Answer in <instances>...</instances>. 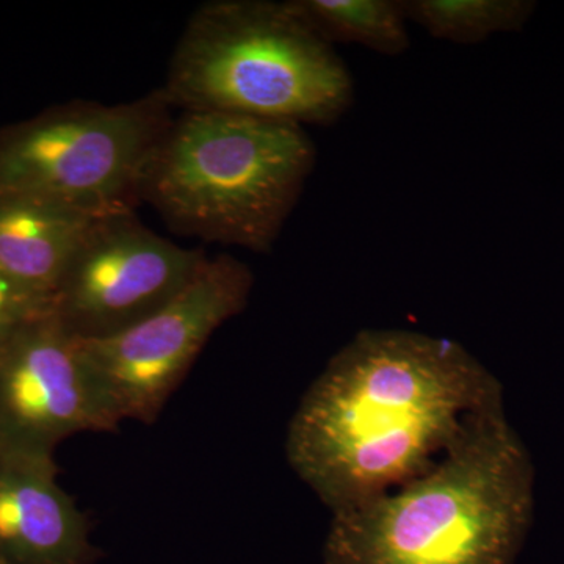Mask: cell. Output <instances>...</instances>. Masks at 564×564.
Listing matches in <instances>:
<instances>
[{"instance_id":"obj_1","label":"cell","mask_w":564,"mask_h":564,"mask_svg":"<svg viewBox=\"0 0 564 564\" xmlns=\"http://www.w3.org/2000/svg\"><path fill=\"white\" fill-rule=\"evenodd\" d=\"M500 415L502 384L462 344L362 329L304 393L285 452L304 484L343 513L422 477Z\"/></svg>"},{"instance_id":"obj_2","label":"cell","mask_w":564,"mask_h":564,"mask_svg":"<svg viewBox=\"0 0 564 564\" xmlns=\"http://www.w3.org/2000/svg\"><path fill=\"white\" fill-rule=\"evenodd\" d=\"M533 477L500 415L422 477L333 514L325 564H511L532 521Z\"/></svg>"},{"instance_id":"obj_3","label":"cell","mask_w":564,"mask_h":564,"mask_svg":"<svg viewBox=\"0 0 564 564\" xmlns=\"http://www.w3.org/2000/svg\"><path fill=\"white\" fill-rule=\"evenodd\" d=\"M317 162L304 126L184 111L155 148L139 196L174 231L269 252Z\"/></svg>"},{"instance_id":"obj_4","label":"cell","mask_w":564,"mask_h":564,"mask_svg":"<svg viewBox=\"0 0 564 564\" xmlns=\"http://www.w3.org/2000/svg\"><path fill=\"white\" fill-rule=\"evenodd\" d=\"M170 107L332 126L355 104V79L296 2L217 0L199 7L162 88Z\"/></svg>"},{"instance_id":"obj_5","label":"cell","mask_w":564,"mask_h":564,"mask_svg":"<svg viewBox=\"0 0 564 564\" xmlns=\"http://www.w3.org/2000/svg\"><path fill=\"white\" fill-rule=\"evenodd\" d=\"M172 121L170 104L158 91L117 106L58 107L0 129V196L104 215L131 210Z\"/></svg>"},{"instance_id":"obj_6","label":"cell","mask_w":564,"mask_h":564,"mask_svg":"<svg viewBox=\"0 0 564 564\" xmlns=\"http://www.w3.org/2000/svg\"><path fill=\"white\" fill-rule=\"evenodd\" d=\"M252 285L247 263L229 254L207 258L158 313L106 339L79 340L111 419L154 422L212 334L247 307Z\"/></svg>"},{"instance_id":"obj_7","label":"cell","mask_w":564,"mask_h":564,"mask_svg":"<svg viewBox=\"0 0 564 564\" xmlns=\"http://www.w3.org/2000/svg\"><path fill=\"white\" fill-rule=\"evenodd\" d=\"M207 261L163 239L132 210L104 218L77 252L52 299V314L76 340L106 339L158 313Z\"/></svg>"},{"instance_id":"obj_8","label":"cell","mask_w":564,"mask_h":564,"mask_svg":"<svg viewBox=\"0 0 564 564\" xmlns=\"http://www.w3.org/2000/svg\"><path fill=\"white\" fill-rule=\"evenodd\" d=\"M117 426L79 340L54 314L29 323L0 347V454L54 456L70 436Z\"/></svg>"},{"instance_id":"obj_9","label":"cell","mask_w":564,"mask_h":564,"mask_svg":"<svg viewBox=\"0 0 564 564\" xmlns=\"http://www.w3.org/2000/svg\"><path fill=\"white\" fill-rule=\"evenodd\" d=\"M54 456L0 454V564H96L90 524Z\"/></svg>"},{"instance_id":"obj_10","label":"cell","mask_w":564,"mask_h":564,"mask_svg":"<svg viewBox=\"0 0 564 564\" xmlns=\"http://www.w3.org/2000/svg\"><path fill=\"white\" fill-rule=\"evenodd\" d=\"M110 215L50 199L0 196V269L52 302L77 252Z\"/></svg>"},{"instance_id":"obj_11","label":"cell","mask_w":564,"mask_h":564,"mask_svg":"<svg viewBox=\"0 0 564 564\" xmlns=\"http://www.w3.org/2000/svg\"><path fill=\"white\" fill-rule=\"evenodd\" d=\"M329 43L356 44L384 57L411 47L402 0H295Z\"/></svg>"},{"instance_id":"obj_12","label":"cell","mask_w":564,"mask_h":564,"mask_svg":"<svg viewBox=\"0 0 564 564\" xmlns=\"http://www.w3.org/2000/svg\"><path fill=\"white\" fill-rule=\"evenodd\" d=\"M408 22L448 43L480 44L522 28L533 10L519 0H402Z\"/></svg>"},{"instance_id":"obj_13","label":"cell","mask_w":564,"mask_h":564,"mask_svg":"<svg viewBox=\"0 0 564 564\" xmlns=\"http://www.w3.org/2000/svg\"><path fill=\"white\" fill-rule=\"evenodd\" d=\"M52 314L50 299L36 295L0 269V347L33 321Z\"/></svg>"}]
</instances>
